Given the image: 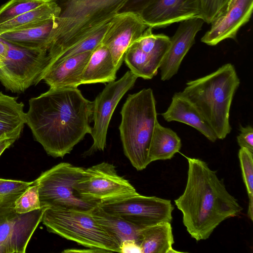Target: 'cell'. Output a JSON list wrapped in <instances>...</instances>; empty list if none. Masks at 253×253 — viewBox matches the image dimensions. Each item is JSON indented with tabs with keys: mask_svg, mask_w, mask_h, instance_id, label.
Segmentation results:
<instances>
[{
	"mask_svg": "<svg viewBox=\"0 0 253 253\" xmlns=\"http://www.w3.org/2000/svg\"><path fill=\"white\" fill-rule=\"evenodd\" d=\"M26 124L46 153L63 158L90 133L93 101L77 88H49L31 98Z\"/></svg>",
	"mask_w": 253,
	"mask_h": 253,
	"instance_id": "6da1fadb",
	"label": "cell"
},
{
	"mask_svg": "<svg viewBox=\"0 0 253 253\" xmlns=\"http://www.w3.org/2000/svg\"><path fill=\"white\" fill-rule=\"evenodd\" d=\"M186 158L188 169L186 187L174 202L182 213L187 232L199 241L209 238L221 222L238 215L243 208L206 162Z\"/></svg>",
	"mask_w": 253,
	"mask_h": 253,
	"instance_id": "7a4b0ae2",
	"label": "cell"
},
{
	"mask_svg": "<svg viewBox=\"0 0 253 253\" xmlns=\"http://www.w3.org/2000/svg\"><path fill=\"white\" fill-rule=\"evenodd\" d=\"M60 8L55 19L49 60L110 22L130 0H54Z\"/></svg>",
	"mask_w": 253,
	"mask_h": 253,
	"instance_id": "3957f363",
	"label": "cell"
},
{
	"mask_svg": "<svg viewBox=\"0 0 253 253\" xmlns=\"http://www.w3.org/2000/svg\"><path fill=\"white\" fill-rule=\"evenodd\" d=\"M240 83L234 66L227 63L209 75L188 82L181 91L202 115L217 139H224L231 131L230 107Z\"/></svg>",
	"mask_w": 253,
	"mask_h": 253,
	"instance_id": "277c9868",
	"label": "cell"
},
{
	"mask_svg": "<svg viewBox=\"0 0 253 253\" xmlns=\"http://www.w3.org/2000/svg\"><path fill=\"white\" fill-rule=\"evenodd\" d=\"M120 137L125 156L137 170L151 163L148 152L157 120L156 101L151 88L129 94L121 111Z\"/></svg>",
	"mask_w": 253,
	"mask_h": 253,
	"instance_id": "5b68a950",
	"label": "cell"
},
{
	"mask_svg": "<svg viewBox=\"0 0 253 253\" xmlns=\"http://www.w3.org/2000/svg\"><path fill=\"white\" fill-rule=\"evenodd\" d=\"M90 211L48 207L42 221L49 232L88 249L119 253L117 241L96 221Z\"/></svg>",
	"mask_w": 253,
	"mask_h": 253,
	"instance_id": "8992f818",
	"label": "cell"
},
{
	"mask_svg": "<svg viewBox=\"0 0 253 253\" xmlns=\"http://www.w3.org/2000/svg\"><path fill=\"white\" fill-rule=\"evenodd\" d=\"M84 169L64 162L42 172L34 180L41 207L88 211L96 206L97 204L83 200L75 189Z\"/></svg>",
	"mask_w": 253,
	"mask_h": 253,
	"instance_id": "52a82bcc",
	"label": "cell"
},
{
	"mask_svg": "<svg viewBox=\"0 0 253 253\" xmlns=\"http://www.w3.org/2000/svg\"><path fill=\"white\" fill-rule=\"evenodd\" d=\"M5 42L8 49L5 59L0 63V82L7 90L24 92L38 84V79L49 61L47 52Z\"/></svg>",
	"mask_w": 253,
	"mask_h": 253,
	"instance_id": "ba28073f",
	"label": "cell"
},
{
	"mask_svg": "<svg viewBox=\"0 0 253 253\" xmlns=\"http://www.w3.org/2000/svg\"><path fill=\"white\" fill-rule=\"evenodd\" d=\"M75 189L83 200L97 204L138 193L118 174L113 164L107 162L84 168Z\"/></svg>",
	"mask_w": 253,
	"mask_h": 253,
	"instance_id": "9c48e42d",
	"label": "cell"
},
{
	"mask_svg": "<svg viewBox=\"0 0 253 253\" xmlns=\"http://www.w3.org/2000/svg\"><path fill=\"white\" fill-rule=\"evenodd\" d=\"M105 211L118 216L140 229L172 220L171 201L135 195L97 204Z\"/></svg>",
	"mask_w": 253,
	"mask_h": 253,
	"instance_id": "30bf717a",
	"label": "cell"
},
{
	"mask_svg": "<svg viewBox=\"0 0 253 253\" xmlns=\"http://www.w3.org/2000/svg\"><path fill=\"white\" fill-rule=\"evenodd\" d=\"M138 77L127 71L117 81L108 83L93 101L92 120L94 126L90 134L93 143L84 155L104 151L106 146L108 128L116 107L124 95L134 86Z\"/></svg>",
	"mask_w": 253,
	"mask_h": 253,
	"instance_id": "8fae6325",
	"label": "cell"
},
{
	"mask_svg": "<svg viewBox=\"0 0 253 253\" xmlns=\"http://www.w3.org/2000/svg\"><path fill=\"white\" fill-rule=\"evenodd\" d=\"M47 207L26 213L14 207L0 208V253H24Z\"/></svg>",
	"mask_w": 253,
	"mask_h": 253,
	"instance_id": "7c38bea8",
	"label": "cell"
},
{
	"mask_svg": "<svg viewBox=\"0 0 253 253\" xmlns=\"http://www.w3.org/2000/svg\"><path fill=\"white\" fill-rule=\"evenodd\" d=\"M148 27L139 14L131 11H121L111 20L101 43L109 50L118 70L128 48Z\"/></svg>",
	"mask_w": 253,
	"mask_h": 253,
	"instance_id": "4fadbf2b",
	"label": "cell"
},
{
	"mask_svg": "<svg viewBox=\"0 0 253 253\" xmlns=\"http://www.w3.org/2000/svg\"><path fill=\"white\" fill-rule=\"evenodd\" d=\"M137 13L152 29L194 18L203 19L200 0H154Z\"/></svg>",
	"mask_w": 253,
	"mask_h": 253,
	"instance_id": "5bb4252c",
	"label": "cell"
},
{
	"mask_svg": "<svg viewBox=\"0 0 253 253\" xmlns=\"http://www.w3.org/2000/svg\"><path fill=\"white\" fill-rule=\"evenodd\" d=\"M253 8V0H229L223 11L210 23L201 42L213 46L226 39L236 40L239 29L250 20Z\"/></svg>",
	"mask_w": 253,
	"mask_h": 253,
	"instance_id": "9a60e30c",
	"label": "cell"
},
{
	"mask_svg": "<svg viewBox=\"0 0 253 253\" xmlns=\"http://www.w3.org/2000/svg\"><path fill=\"white\" fill-rule=\"evenodd\" d=\"M204 23L201 18L181 22L170 38L169 48L160 67L162 81L169 80L177 73L182 61L194 44L196 36Z\"/></svg>",
	"mask_w": 253,
	"mask_h": 253,
	"instance_id": "2e32d148",
	"label": "cell"
},
{
	"mask_svg": "<svg viewBox=\"0 0 253 253\" xmlns=\"http://www.w3.org/2000/svg\"><path fill=\"white\" fill-rule=\"evenodd\" d=\"M92 51H87L45 67L39 77L50 88H77L82 84L84 68Z\"/></svg>",
	"mask_w": 253,
	"mask_h": 253,
	"instance_id": "e0dca14e",
	"label": "cell"
},
{
	"mask_svg": "<svg viewBox=\"0 0 253 253\" xmlns=\"http://www.w3.org/2000/svg\"><path fill=\"white\" fill-rule=\"evenodd\" d=\"M161 115L168 122L176 121L194 127L212 142L217 139L202 115L181 92L174 94L167 110Z\"/></svg>",
	"mask_w": 253,
	"mask_h": 253,
	"instance_id": "ac0fdd59",
	"label": "cell"
},
{
	"mask_svg": "<svg viewBox=\"0 0 253 253\" xmlns=\"http://www.w3.org/2000/svg\"><path fill=\"white\" fill-rule=\"evenodd\" d=\"M55 19H49L28 27L1 33L0 38L22 47L47 52L56 27Z\"/></svg>",
	"mask_w": 253,
	"mask_h": 253,
	"instance_id": "d6986e66",
	"label": "cell"
},
{
	"mask_svg": "<svg viewBox=\"0 0 253 253\" xmlns=\"http://www.w3.org/2000/svg\"><path fill=\"white\" fill-rule=\"evenodd\" d=\"M118 70L109 50L101 43L91 53L82 75V84L114 82Z\"/></svg>",
	"mask_w": 253,
	"mask_h": 253,
	"instance_id": "ffe728a7",
	"label": "cell"
},
{
	"mask_svg": "<svg viewBox=\"0 0 253 253\" xmlns=\"http://www.w3.org/2000/svg\"><path fill=\"white\" fill-rule=\"evenodd\" d=\"M24 105L17 98L0 92V140L7 137H19L26 124Z\"/></svg>",
	"mask_w": 253,
	"mask_h": 253,
	"instance_id": "44dd1931",
	"label": "cell"
},
{
	"mask_svg": "<svg viewBox=\"0 0 253 253\" xmlns=\"http://www.w3.org/2000/svg\"><path fill=\"white\" fill-rule=\"evenodd\" d=\"M139 243L142 253H173L174 243L170 222H165L142 228Z\"/></svg>",
	"mask_w": 253,
	"mask_h": 253,
	"instance_id": "7402d4cb",
	"label": "cell"
},
{
	"mask_svg": "<svg viewBox=\"0 0 253 253\" xmlns=\"http://www.w3.org/2000/svg\"><path fill=\"white\" fill-rule=\"evenodd\" d=\"M90 213L96 221L117 241L119 246L128 240H135L139 243V233L141 229L138 227L121 217L105 211L97 205L91 210Z\"/></svg>",
	"mask_w": 253,
	"mask_h": 253,
	"instance_id": "603a6c76",
	"label": "cell"
},
{
	"mask_svg": "<svg viewBox=\"0 0 253 253\" xmlns=\"http://www.w3.org/2000/svg\"><path fill=\"white\" fill-rule=\"evenodd\" d=\"M181 147L180 137L171 129L156 123L148 152L150 163L171 159Z\"/></svg>",
	"mask_w": 253,
	"mask_h": 253,
	"instance_id": "cb8c5ba5",
	"label": "cell"
},
{
	"mask_svg": "<svg viewBox=\"0 0 253 253\" xmlns=\"http://www.w3.org/2000/svg\"><path fill=\"white\" fill-rule=\"evenodd\" d=\"M124 61L132 73L145 80L156 76L162 63L161 60L142 51L135 42L126 51Z\"/></svg>",
	"mask_w": 253,
	"mask_h": 253,
	"instance_id": "d4e9b609",
	"label": "cell"
},
{
	"mask_svg": "<svg viewBox=\"0 0 253 253\" xmlns=\"http://www.w3.org/2000/svg\"><path fill=\"white\" fill-rule=\"evenodd\" d=\"M60 8L54 0L23 13L17 17L0 24V34L28 27L51 19H56Z\"/></svg>",
	"mask_w": 253,
	"mask_h": 253,
	"instance_id": "484cf974",
	"label": "cell"
},
{
	"mask_svg": "<svg viewBox=\"0 0 253 253\" xmlns=\"http://www.w3.org/2000/svg\"><path fill=\"white\" fill-rule=\"evenodd\" d=\"M110 21L104 24L78 43L61 52L56 56L50 59L46 67L60 62L70 57L87 51H93L101 44Z\"/></svg>",
	"mask_w": 253,
	"mask_h": 253,
	"instance_id": "4316f807",
	"label": "cell"
},
{
	"mask_svg": "<svg viewBox=\"0 0 253 253\" xmlns=\"http://www.w3.org/2000/svg\"><path fill=\"white\" fill-rule=\"evenodd\" d=\"M238 157L242 177L246 186L249 199L248 216L253 220V152L246 148H241Z\"/></svg>",
	"mask_w": 253,
	"mask_h": 253,
	"instance_id": "83f0119b",
	"label": "cell"
},
{
	"mask_svg": "<svg viewBox=\"0 0 253 253\" xmlns=\"http://www.w3.org/2000/svg\"><path fill=\"white\" fill-rule=\"evenodd\" d=\"M50 0H10L0 7V24L49 2Z\"/></svg>",
	"mask_w": 253,
	"mask_h": 253,
	"instance_id": "f1b7e54d",
	"label": "cell"
},
{
	"mask_svg": "<svg viewBox=\"0 0 253 253\" xmlns=\"http://www.w3.org/2000/svg\"><path fill=\"white\" fill-rule=\"evenodd\" d=\"M33 183L34 181L26 182L0 178V208L14 207L16 199Z\"/></svg>",
	"mask_w": 253,
	"mask_h": 253,
	"instance_id": "f546056e",
	"label": "cell"
},
{
	"mask_svg": "<svg viewBox=\"0 0 253 253\" xmlns=\"http://www.w3.org/2000/svg\"><path fill=\"white\" fill-rule=\"evenodd\" d=\"M41 208L38 185L34 181L33 184L16 199L14 204V209L16 212L22 214Z\"/></svg>",
	"mask_w": 253,
	"mask_h": 253,
	"instance_id": "4dcf8cb0",
	"label": "cell"
},
{
	"mask_svg": "<svg viewBox=\"0 0 253 253\" xmlns=\"http://www.w3.org/2000/svg\"><path fill=\"white\" fill-rule=\"evenodd\" d=\"M229 0H200L203 20L207 24L212 20L226 8Z\"/></svg>",
	"mask_w": 253,
	"mask_h": 253,
	"instance_id": "1f68e13d",
	"label": "cell"
},
{
	"mask_svg": "<svg viewBox=\"0 0 253 253\" xmlns=\"http://www.w3.org/2000/svg\"><path fill=\"white\" fill-rule=\"evenodd\" d=\"M240 134L237 137V141L241 148H246L253 152V128L248 125L244 127L240 125Z\"/></svg>",
	"mask_w": 253,
	"mask_h": 253,
	"instance_id": "d6a6232c",
	"label": "cell"
},
{
	"mask_svg": "<svg viewBox=\"0 0 253 253\" xmlns=\"http://www.w3.org/2000/svg\"><path fill=\"white\" fill-rule=\"evenodd\" d=\"M121 253H142L140 244L135 240H128L120 245Z\"/></svg>",
	"mask_w": 253,
	"mask_h": 253,
	"instance_id": "836d02e7",
	"label": "cell"
},
{
	"mask_svg": "<svg viewBox=\"0 0 253 253\" xmlns=\"http://www.w3.org/2000/svg\"><path fill=\"white\" fill-rule=\"evenodd\" d=\"M154 0H130L124 8L123 11H131L138 13L141 9Z\"/></svg>",
	"mask_w": 253,
	"mask_h": 253,
	"instance_id": "e575fe53",
	"label": "cell"
},
{
	"mask_svg": "<svg viewBox=\"0 0 253 253\" xmlns=\"http://www.w3.org/2000/svg\"><path fill=\"white\" fill-rule=\"evenodd\" d=\"M19 137L16 136L7 137L0 140V156L4 151L12 145Z\"/></svg>",
	"mask_w": 253,
	"mask_h": 253,
	"instance_id": "d590c367",
	"label": "cell"
},
{
	"mask_svg": "<svg viewBox=\"0 0 253 253\" xmlns=\"http://www.w3.org/2000/svg\"><path fill=\"white\" fill-rule=\"evenodd\" d=\"M8 46L6 42L0 38V63L5 58L7 54Z\"/></svg>",
	"mask_w": 253,
	"mask_h": 253,
	"instance_id": "8d00e7d4",
	"label": "cell"
},
{
	"mask_svg": "<svg viewBox=\"0 0 253 253\" xmlns=\"http://www.w3.org/2000/svg\"><path fill=\"white\" fill-rule=\"evenodd\" d=\"M63 252L65 253H73V252H84V253H101L100 251L96 250L93 249H86L82 251V250H77V249H67L66 250H64Z\"/></svg>",
	"mask_w": 253,
	"mask_h": 253,
	"instance_id": "74e56055",
	"label": "cell"
}]
</instances>
